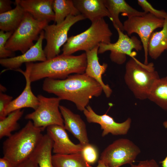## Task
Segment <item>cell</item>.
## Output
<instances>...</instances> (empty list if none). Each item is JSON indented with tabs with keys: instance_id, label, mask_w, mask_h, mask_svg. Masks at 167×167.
Listing matches in <instances>:
<instances>
[{
	"instance_id": "obj_1",
	"label": "cell",
	"mask_w": 167,
	"mask_h": 167,
	"mask_svg": "<svg viewBox=\"0 0 167 167\" xmlns=\"http://www.w3.org/2000/svg\"><path fill=\"white\" fill-rule=\"evenodd\" d=\"M42 89L61 100L73 102L80 111L86 109L92 98L99 96L103 91L101 86L85 73L70 75L63 79L45 78Z\"/></svg>"
},
{
	"instance_id": "obj_2",
	"label": "cell",
	"mask_w": 167,
	"mask_h": 167,
	"mask_svg": "<svg viewBox=\"0 0 167 167\" xmlns=\"http://www.w3.org/2000/svg\"><path fill=\"white\" fill-rule=\"evenodd\" d=\"M87 64L85 53L79 55L62 54L42 62L32 63L31 82L43 78L63 79L72 73H85Z\"/></svg>"
},
{
	"instance_id": "obj_3",
	"label": "cell",
	"mask_w": 167,
	"mask_h": 167,
	"mask_svg": "<svg viewBox=\"0 0 167 167\" xmlns=\"http://www.w3.org/2000/svg\"><path fill=\"white\" fill-rule=\"evenodd\" d=\"M42 131L29 120L21 130L5 140L3 156L9 160L12 167H17L30 158L42 138Z\"/></svg>"
},
{
	"instance_id": "obj_4",
	"label": "cell",
	"mask_w": 167,
	"mask_h": 167,
	"mask_svg": "<svg viewBox=\"0 0 167 167\" xmlns=\"http://www.w3.org/2000/svg\"><path fill=\"white\" fill-rule=\"evenodd\" d=\"M126 62L124 80L135 97L143 100L147 99L155 82L160 78L153 63H143L134 57Z\"/></svg>"
},
{
	"instance_id": "obj_5",
	"label": "cell",
	"mask_w": 167,
	"mask_h": 167,
	"mask_svg": "<svg viewBox=\"0 0 167 167\" xmlns=\"http://www.w3.org/2000/svg\"><path fill=\"white\" fill-rule=\"evenodd\" d=\"M113 33L109 24L104 18L92 23L90 26L84 31L68 38L63 46L62 54L71 55L80 50L87 52L101 43L111 42Z\"/></svg>"
},
{
	"instance_id": "obj_6",
	"label": "cell",
	"mask_w": 167,
	"mask_h": 167,
	"mask_svg": "<svg viewBox=\"0 0 167 167\" xmlns=\"http://www.w3.org/2000/svg\"><path fill=\"white\" fill-rule=\"evenodd\" d=\"M48 23L46 21H38L25 12L19 25L7 40L6 48L13 52L19 51L22 54L24 53L34 45V41L38 40Z\"/></svg>"
},
{
	"instance_id": "obj_7",
	"label": "cell",
	"mask_w": 167,
	"mask_h": 167,
	"mask_svg": "<svg viewBox=\"0 0 167 167\" xmlns=\"http://www.w3.org/2000/svg\"><path fill=\"white\" fill-rule=\"evenodd\" d=\"M39 104L37 108L25 117L31 121L36 127L43 131L48 126L58 125L64 126V120L59 109L61 100L59 98L37 96Z\"/></svg>"
},
{
	"instance_id": "obj_8",
	"label": "cell",
	"mask_w": 167,
	"mask_h": 167,
	"mask_svg": "<svg viewBox=\"0 0 167 167\" xmlns=\"http://www.w3.org/2000/svg\"><path fill=\"white\" fill-rule=\"evenodd\" d=\"M85 19L81 14L76 16L70 15L60 24H48L45 27L43 30L46 44L44 51L47 59L59 55L61 48L68 39V33L71 27Z\"/></svg>"
},
{
	"instance_id": "obj_9",
	"label": "cell",
	"mask_w": 167,
	"mask_h": 167,
	"mask_svg": "<svg viewBox=\"0 0 167 167\" xmlns=\"http://www.w3.org/2000/svg\"><path fill=\"white\" fill-rule=\"evenodd\" d=\"M164 19L157 18L149 13L128 18L123 23L124 31L130 35L135 33L139 37L144 54V64H148L149 41L156 29L162 28Z\"/></svg>"
},
{
	"instance_id": "obj_10",
	"label": "cell",
	"mask_w": 167,
	"mask_h": 167,
	"mask_svg": "<svg viewBox=\"0 0 167 167\" xmlns=\"http://www.w3.org/2000/svg\"><path fill=\"white\" fill-rule=\"evenodd\" d=\"M139 148L126 139H120L114 141L103 151L100 160L108 167H120L126 164L131 165L140 153Z\"/></svg>"
},
{
	"instance_id": "obj_11",
	"label": "cell",
	"mask_w": 167,
	"mask_h": 167,
	"mask_svg": "<svg viewBox=\"0 0 167 167\" xmlns=\"http://www.w3.org/2000/svg\"><path fill=\"white\" fill-rule=\"evenodd\" d=\"M114 27L118 33V40L114 43L100 44L98 54L110 51V58L111 61L118 64H122L125 62L126 56L133 57L136 55V53L132 52L133 49L139 51L142 49L143 47L141 41L137 37L133 36L130 37L117 26Z\"/></svg>"
},
{
	"instance_id": "obj_12",
	"label": "cell",
	"mask_w": 167,
	"mask_h": 167,
	"mask_svg": "<svg viewBox=\"0 0 167 167\" xmlns=\"http://www.w3.org/2000/svg\"><path fill=\"white\" fill-rule=\"evenodd\" d=\"M88 122L96 123L103 130L102 136H105L110 133L113 135H124L128 132L131 125V119L128 118L122 123L116 122L113 118L107 114H96L89 105L83 111Z\"/></svg>"
},
{
	"instance_id": "obj_13",
	"label": "cell",
	"mask_w": 167,
	"mask_h": 167,
	"mask_svg": "<svg viewBox=\"0 0 167 167\" xmlns=\"http://www.w3.org/2000/svg\"><path fill=\"white\" fill-rule=\"evenodd\" d=\"M44 30L41 33L36 43L24 53L11 58H0V64L6 70H15L19 69L23 64L36 61L44 62L47 60L42 48L45 39Z\"/></svg>"
},
{
	"instance_id": "obj_14",
	"label": "cell",
	"mask_w": 167,
	"mask_h": 167,
	"mask_svg": "<svg viewBox=\"0 0 167 167\" xmlns=\"http://www.w3.org/2000/svg\"><path fill=\"white\" fill-rule=\"evenodd\" d=\"M46 129V134L53 141L52 151L55 154L67 155L81 152L84 146L73 143L64 126L53 125L48 126Z\"/></svg>"
},
{
	"instance_id": "obj_15",
	"label": "cell",
	"mask_w": 167,
	"mask_h": 167,
	"mask_svg": "<svg viewBox=\"0 0 167 167\" xmlns=\"http://www.w3.org/2000/svg\"><path fill=\"white\" fill-rule=\"evenodd\" d=\"M32 63L25 64L26 70L24 71L19 68L15 70L22 73L24 76L26 80L25 87L21 94L14 100H12L5 111L6 116L9 113L18 109L25 108H31L36 110L38 107L39 101L37 96L32 92L30 76L32 66Z\"/></svg>"
},
{
	"instance_id": "obj_16",
	"label": "cell",
	"mask_w": 167,
	"mask_h": 167,
	"mask_svg": "<svg viewBox=\"0 0 167 167\" xmlns=\"http://www.w3.org/2000/svg\"><path fill=\"white\" fill-rule=\"evenodd\" d=\"M99 45L85 52L87 64L85 73L98 82L102 87L103 92L107 97L111 96L112 91L109 86L105 84L102 79V75L108 67L106 63L100 64L98 56Z\"/></svg>"
},
{
	"instance_id": "obj_17",
	"label": "cell",
	"mask_w": 167,
	"mask_h": 167,
	"mask_svg": "<svg viewBox=\"0 0 167 167\" xmlns=\"http://www.w3.org/2000/svg\"><path fill=\"white\" fill-rule=\"evenodd\" d=\"M59 109L64 120L65 129L71 132L82 145L89 143L86 125L80 116L63 105H60Z\"/></svg>"
},
{
	"instance_id": "obj_18",
	"label": "cell",
	"mask_w": 167,
	"mask_h": 167,
	"mask_svg": "<svg viewBox=\"0 0 167 167\" xmlns=\"http://www.w3.org/2000/svg\"><path fill=\"white\" fill-rule=\"evenodd\" d=\"M53 0H15L25 12L36 20L55 21V16L52 8Z\"/></svg>"
},
{
	"instance_id": "obj_19",
	"label": "cell",
	"mask_w": 167,
	"mask_h": 167,
	"mask_svg": "<svg viewBox=\"0 0 167 167\" xmlns=\"http://www.w3.org/2000/svg\"><path fill=\"white\" fill-rule=\"evenodd\" d=\"M73 3L80 14L89 19L92 23L105 17L110 19V14L104 0H73Z\"/></svg>"
},
{
	"instance_id": "obj_20",
	"label": "cell",
	"mask_w": 167,
	"mask_h": 167,
	"mask_svg": "<svg viewBox=\"0 0 167 167\" xmlns=\"http://www.w3.org/2000/svg\"><path fill=\"white\" fill-rule=\"evenodd\" d=\"M105 6L110 15V20L113 26H117L123 31V24L120 20L119 16L120 13L128 18L143 15L146 13L143 11L137 10L130 6L124 0H104Z\"/></svg>"
},
{
	"instance_id": "obj_21",
	"label": "cell",
	"mask_w": 167,
	"mask_h": 167,
	"mask_svg": "<svg viewBox=\"0 0 167 167\" xmlns=\"http://www.w3.org/2000/svg\"><path fill=\"white\" fill-rule=\"evenodd\" d=\"M53 144L52 140L47 134L43 135L30 158L36 162L39 167H54L52 155Z\"/></svg>"
},
{
	"instance_id": "obj_22",
	"label": "cell",
	"mask_w": 167,
	"mask_h": 167,
	"mask_svg": "<svg viewBox=\"0 0 167 167\" xmlns=\"http://www.w3.org/2000/svg\"><path fill=\"white\" fill-rule=\"evenodd\" d=\"M167 50V16L164 19L162 29L153 32L151 35L148 44V55L152 59L158 58Z\"/></svg>"
},
{
	"instance_id": "obj_23",
	"label": "cell",
	"mask_w": 167,
	"mask_h": 167,
	"mask_svg": "<svg viewBox=\"0 0 167 167\" xmlns=\"http://www.w3.org/2000/svg\"><path fill=\"white\" fill-rule=\"evenodd\" d=\"M15 8L7 12L0 14V29L4 32H14L18 28L25 11L15 1Z\"/></svg>"
},
{
	"instance_id": "obj_24",
	"label": "cell",
	"mask_w": 167,
	"mask_h": 167,
	"mask_svg": "<svg viewBox=\"0 0 167 167\" xmlns=\"http://www.w3.org/2000/svg\"><path fill=\"white\" fill-rule=\"evenodd\" d=\"M147 99L162 109L167 110V76L159 78L155 82Z\"/></svg>"
},
{
	"instance_id": "obj_25",
	"label": "cell",
	"mask_w": 167,
	"mask_h": 167,
	"mask_svg": "<svg viewBox=\"0 0 167 167\" xmlns=\"http://www.w3.org/2000/svg\"><path fill=\"white\" fill-rule=\"evenodd\" d=\"M52 8L56 24L61 23L69 15H80L71 0H53Z\"/></svg>"
},
{
	"instance_id": "obj_26",
	"label": "cell",
	"mask_w": 167,
	"mask_h": 167,
	"mask_svg": "<svg viewBox=\"0 0 167 167\" xmlns=\"http://www.w3.org/2000/svg\"><path fill=\"white\" fill-rule=\"evenodd\" d=\"M54 167H92L85 160L81 153L52 156Z\"/></svg>"
},
{
	"instance_id": "obj_27",
	"label": "cell",
	"mask_w": 167,
	"mask_h": 167,
	"mask_svg": "<svg viewBox=\"0 0 167 167\" xmlns=\"http://www.w3.org/2000/svg\"><path fill=\"white\" fill-rule=\"evenodd\" d=\"M24 111L18 109L9 113L2 120H0V139L9 137L12 133L18 130L19 127L18 121L24 113Z\"/></svg>"
},
{
	"instance_id": "obj_28",
	"label": "cell",
	"mask_w": 167,
	"mask_h": 167,
	"mask_svg": "<svg viewBox=\"0 0 167 167\" xmlns=\"http://www.w3.org/2000/svg\"><path fill=\"white\" fill-rule=\"evenodd\" d=\"M14 32H6L0 31V58H11L15 56V52L6 49V43Z\"/></svg>"
},
{
	"instance_id": "obj_29",
	"label": "cell",
	"mask_w": 167,
	"mask_h": 167,
	"mask_svg": "<svg viewBox=\"0 0 167 167\" xmlns=\"http://www.w3.org/2000/svg\"><path fill=\"white\" fill-rule=\"evenodd\" d=\"M84 158L89 165L93 164L97 161L98 153L96 147L90 143L84 146L81 152Z\"/></svg>"
},
{
	"instance_id": "obj_30",
	"label": "cell",
	"mask_w": 167,
	"mask_h": 167,
	"mask_svg": "<svg viewBox=\"0 0 167 167\" xmlns=\"http://www.w3.org/2000/svg\"><path fill=\"white\" fill-rule=\"evenodd\" d=\"M137 2L146 13H149L157 18L163 19L167 16V13L165 11L155 9L146 0H138Z\"/></svg>"
},
{
	"instance_id": "obj_31",
	"label": "cell",
	"mask_w": 167,
	"mask_h": 167,
	"mask_svg": "<svg viewBox=\"0 0 167 167\" xmlns=\"http://www.w3.org/2000/svg\"><path fill=\"white\" fill-rule=\"evenodd\" d=\"M12 98L11 96L0 92V120H2L6 117L5 115V111L9 105L12 101Z\"/></svg>"
},
{
	"instance_id": "obj_32",
	"label": "cell",
	"mask_w": 167,
	"mask_h": 167,
	"mask_svg": "<svg viewBox=\"0 0 167 167\" xmlns=\"http://www.w3.org/2000/svg\"><path fill=\"white\" fill-rule=\"evenodd\" d=\"M131 165V167H159L156 161L154 159L140 161L137 165L132 164Z\"/></svg>"
},
{
	"instance_id": "obj_33",
	"label": "cell",
	"mask_w": 167,
	"mask_h": 167,
	"mask_svg": "<svg viewBox=\"0 0 167 167\" xmlns=\"http://www.w3.org/2000/svg\"><path fill=\"white\" fill-rule=\"evenodd\" d=\"M13 3V2L10 0H0V14L11 10V5Z\"/></svg>"
},
{
	"instance_id": "obj_34",
	"label": "cell",
	"mask_w": 167,
	"mask_h": 167,
	"mask_svg": "<svg viewBox=\"0 0 167 167\" xmlns=\"http://www.w3.org/2000/svg\"><path fill=\"white\" fill-rule=\"evenodd\" d=\"M17 167H39L36 162L31 158L24 162Z\"/></svg>"
},
{
	"instance_id": "obj_35",
	"label": "cell",
	"mask_w": 167,
	"mask_h": 167,
	"mask_svg": "<svg viewBox=\"0 0 167 167\" xmlns=\"http://www.w3.org/2000/svg\"><path fill=\"white\" fill-rule=\"evenodd\" d=\"M0 167H12L9 160L4 157L0 158Z\"/></svg>"
},
{
	"instance_id": "obj_36",
	"label": "cell",
	"mask_w": 167,
	"mask_h": 167,
	"mask_svg": "<svg viewBox=\"0 0 167 167\" xmlns=\"http://www.w3.org/2000/svg\"><path fill=\"white\" fill-rule=\"evenodd\" d=\"M160 163L161 164L162 167H167V156L163 160L160 162Z\"/></svg>"
},
{
	"instance_id": "obj_37",
	"label": "cell",
	"mask_w": 167,
	"mask_h": 167,
	"mask_svg": "<svg viewBox=\"0 0 167 167\" xmlns=\"http://www.w3.org/2000/svg\"><path fill=\"white\" fill-rule=\"evenodd\" d=\"M96 167H108L104 163L100 160L98 161V164Z\"/></svg>"
},
{
	"instance_id": "obj_38",
	"label": "cell",
	"mask_w": 167,
	"mask_h": 167,
	"mask_svg": "<svg viewBox=\"0 0 167 167\" xmlns=\"http://www.w3.org/2000/svg\"><path fill=\"white\" fill-rule=\"evenodd\" d=\"M0 92H4L6 91V89L4 86H3L2 85L0 84Z\"/></svg>"
},
{
	"instance_id": "obj_39",
	"label": "cell",
	"mask_w": 167,
	"mask_h": 167,
	"mask_svg": "<svg viewBox=\"0 0 167 167\" xmlns=\"http://www.w3.org/2000/svg\"><path fill=\"white\" fill-rule=\"evenodd\" d=\"M163 125L165 128H167V121H166L163 123Z\"/></svg>"
}]
</instances>
